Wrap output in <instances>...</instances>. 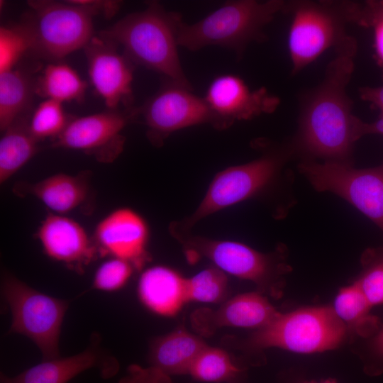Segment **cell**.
Wrapping results in <instances>:
<instances>
[{"label":"cell","mask_w":383,"mask_h":383,"mask_svg":"<svg viewBox=\"0 0 383 383\" xmlns=\"http://www.w3.org/2000/svg\"><path fill=\"white\" fill-rule=\"evenodd\" d=\"M356 52V40L349 36L336 48L322 82L303 100L292 149L306 160L350 163L354 143L363 136L365 122L353 114L347 93Z\"/></svg>","instance_id":"6da1fadb"},{"label":"cell","mask_w":383,"mask_h":383,"mask_svg":"<svg viewBox=\"0 0 383 383\" xmlns=\"http://www.w3.org/2000/svg\"><path fill=\"white\" fill-rule=\"evenodd\" d=\"M182 21L179 13L151 1L146 9L126 16L99 36L123 48L133 62L157 72L163 79L192 89L177 52V33Z\"/></svg>","instance_id":"7a4b0ae2"},{"label":"cell","mask_w":383,"mask_h":383,"mask_svg":"<svg viewBox=\"0 0 383 383\" xmlns=\"http://www.w3.org/2000/svg\"><path fill=\"white\" fill-rule=\"evenodd\" d=\"M282 0L228 1L193 24L181 22L179 46L196 51L208 45L233 50L240 58L248 45L265 40L264 28L276 14L285 9Z\"/></svg>","instance_id":"3957f363"},{"label":"cell","mask_w":383,"mask_h":383,"mask_svg":"<svg viewBox=\"0 0 383 383\" xmlns=\"http://www.w3.org/2000/svg\"><path fill=\"white\" fill-rule=\"evenodd\" d=\"M347 328L328 306L302 308L281 313L248 338L226 342L245 350L278 348L298 353H313L335 348L345 339Z\"/></svg>","instance_id":"277c9868"},{"label":"cell","mask_w":383,"mask_h":383,"mask_svg":"<svg viewBox=\"0 0 383 383\" xmlns=\"http://www.w3.org/2000/svg\"><path fill=\"white\" fill-rule=\"evenodd\" d=\"M360 5L352 2L295 1L287 2L292 14L287 45L292 73L301 71L328 49L349 37L348 23L357 22Z\"/></svg>","instance_id":"5b68a950"},{"label":"cell","mask_w":383,"mask_h":383,"mask_svg":"<svg viewBox=\"0 0 383 383\" xmlns=\"http://www.w3.org/2000/svg\"><path fill=\"white\" fill-rule=\"evenodd\" d=\"M1 292L11 313L9 333L31 340L42 360L60 357L62 325L70 301L41 292L7 271L1 276Z\"/></svg>","instance_id":"8992f818"},{"label":"cell","mask_w":383,"mask_h":383,"mask_svg":"<svg viewBox=\"0 0 383 383\" xmlns=\"http://www.w3.org/2000/svg\"><path fill=\"white\" fill-rule=\"evenodd\" d=\"M292 152V149L272 152L218 172L193 214L170 225L172 235L174 237L184 235L204 218L261 192L276 179Z\"/></svg>","instance_id":"52a82bcc"},{"label":"cell","mask_w":383,"mask_h":383,"mask_svg":"<svg viewBox=\"0 0 383 383\" xmlns=\"http://www.w3.org/2000/svg\"><path fill=\"white\" fill-rule=\"evenodd\" d=\"M186 248L189 259L202 255L216 267L238 278L255 283L260 293L277 296L281 277L288 271L278 252L265 254L243 243L184 235L176 238Z\"/></svg>","instance_id":"ba28073f"},{"label":"cell","mask_w":383,"mask_h":383,"mask_svg":"<svg viewBox=\"0 0 383 383\" xmlns=\"http://www.w3.org/2000/svg\"><path fill=\"white\" fill-rule=\"evenodd\" d=\"M298 168L316 191L344 199L383 232V163L358 169L351 163L305 160Z\"/></svg>","instance_id":"9c48e42d"},{"label":"cell","mask_w":383,"mask_h":383,"mask_svg":"<svg viewBox=\"0 0 383 383\" xmlns=\"http://www.w3.org/2000/svg\"><path fill=\"white\" fill-rule=\"evenodd\" d=\"M33 17L28 22L33 36V50L43 57L60 59L84 48L94 37L93 13L65 1H28Z\"/></svg>","instance_id":"30bf717a"},{"label":"cell","mask_w":383,"mask_h":383,"mask_svg":"<svg viewBox=\"0 0 383 383\" xmlns=\"http://www.w3.org/2000/svg\"><path fill=\"white\" fill-rule=\"evenodd\" d=\"M192 89L163 79L162 87L145 104L137 108L147 126V137L155 146L162 145L173 132L192 126L210 123L213 117L204 98Z\"/></svg>","instance_id":"8fae6325"},{"label":"cell","mask_w":383,"mask_h":383,"mask_svg":"<svg viewBox=\"0 0 383 383\" xmlns=\"http://www.w3.org/2000/svg\"><path fill=\"white\" fill-rule=\"evenodd\" d=\"M136 116L137 108H133L70 118L50 147L80 150L100 162H111L123 149L126 139L121 131Z\"/></svg>","instance_id":"7c38bea8"},{"label":"cell","mask_w":383,"mask_h":383,"mask_svg":"<svg viewBox=\"0 0 383 383\" xmlns=\"http://www.w3.org/2000/svg\"><path fill=\"white\" fill-rule=\"evenodd\" d=\"M204 99L213 117V126L218 130L229 128L235 121L271 113L279 104V99L265 88L251 90L241 77L231 74L214 78Z\"/></svg>","instance_id":"4fadbf2b"},{"label":"cell","mask_w":383,"mask_h":383,"mask_svg":"<svg viewBox=\"0 0 383 383\" xmlns=\"http://www.w3.org/2000/svg\"><path fill=\"white\" fill-rule=\"evenodd\" d=\"M111 40L94 36L85 46L88 72L92 85L110 110L121 104L131 109L133 63L117 51Z\"/></svg>","instance_id":"5bb4252c"},{"label":"cell","mask_w":383,"mask_h":383,"mask_svg":"<svg viewBox=\"0 0 383 383\" xmlns=\"http://www.w3.org/2000/svg\"><path fill=\"white\" fill-rule=\"evenodd\" d=\"M92 238L100 257L122 259L138 271L151 260L147 250L148 224L131 209L119 208L107 214L96 225Z\"/></svg>","instance_id":"9a60e30c"},{"label":"cell","mask_w":383,"mask_h":383,"mask_svg":"<svg viewBox=\"0 0 383 383\" xmlns=\"http://www.w3.org/2000/svg\"><path fill=\"white\" fill-rule=\"evenodd\" d=\"M101 341L99 334L93 333L83 351L68 357L42 360L13 377L1 372L0 383H68L89 369H96L104 379L112 378L119 370V362L101 348Z\"/></svg>","instance_id":"2e32d148"},{"label":"cell","mask_w":383,"mask_h":383,"mask_svg":"<svg viewBox=\"0 0 383 383\" xmlns=\"http://www.w3.org/2000/svg\"><path fill=\"white\" fill-rule=\"evenodd\" d=\"M35 237L48 257L79 273H83L86 267L100 257L84 228L65 215L48 214Z\"/></svg>","instance_id":"e0dca14e"},{"label":"cell","mask_w":383,"mask_h":383,"mask_svg":"<svg viewBox=\"0 0 383 383\" xmlns=\"http://www.w3.org/2000/svg\"><path fill=\"white\" fill-rule=\"evenodd\" d=\"M279 312L262 293L240 294L225 301L218 309L199 308L191 315V325L200 335L209 336L223 327L262 328Z\"/></svg>","instance_id":"ac0fdd59"},{"label":"cell","mask_w":383,"mask_h":383,"mask_svg":"<svg viewBox=\"0 0 383 383\" xmlns=\"http://www.w3.org/2000/svg\"><path fill=\"white\" fill-rule=\"evenodd\" d=\"M89 182L88 172L77 175L57 173L35 183L19 182L13 191L18 196H35L55 213L64 215L87 200Z\"/></svg>","instance_id":"d6986e66"},{"label":"cell","mask_w":383,"mask_h":383,"mask_svg":"<svg viewBox=\"0 0 383 383\" xmlns=\"http://www.w3.org/2000/svg\"><path fill=\"white\" fill-rule=\"evenodd\" d=\"M186 282L187 278L169 267L152 266L140 274L138 295L150 311L162 316H173L188 302Z\"/></svg>","instance_id":"ffe728a7"},{"label":"cell","mask_w":383,"mask_h":383,"mask_svg":"<svg viewBox=\"0 0 383 383\" xmlns=\"http://www.w3.org/2000/svg\"><path fill=\"white\" fill-rule=\"evenodd\" d=\"M206 345L199 336L184 328H178L152 340L149 362L150 366L170 376L188 374L192 364Z\"/></svg>","instance_id":"44dd1931"},{"label":"cell","mask_w":383,"mask_h":383,"mask_svg":"<svg viewBox=\"0 0 383 383\" xmlns=\"http://www.w3.org/2000/svg\"><path fill=\"white\" fill-rule=\"evenodd\" d=\"M38 140L29 129V121L18 118L4 131L0 140V182L4 183L38 152Z\"/></svg>","instance_id":"7402d4cb"},{"label":"cell","mask_w":383,"mask_h":383,"mask_svg":"<svg viewBox=\"0 0 383 383\" xmlns=\"http://www.w3.org/2000/svg\"><path fill=\"white\" fill-rule=\"evenodd\" d=\"M372 306L355 282L339 291L333 309L347 329L367 338L382 324L377 316L370 313Z\"/></svg>","instance_id":"603a6c76"},{"label":"cell","mask_w":383,"mask_h":383,"mask_svg":"<svg viewBox=\"0 0 383 383\" xmlns=\"http://www.w3.org/2000/svg\"><path fill=\"white\" fill-rule=\"evenodd\" d=\"M86 87V82L68 65L53 63L48 65L38 78L35 92L62 104L82 101Z\"/></svg>","instance_id":"cb8c5ba5"},{"label":"cell","mask_w":383,"mask_h":383,"mask_svg":"<svg viewBox=\"0 0 383 383\" xmlns=\"http://www.w3.org/2000/svg\"><path fill=\"white\" fill-rule=\"evenodd\" d=\"M35 84L24 72L14 68L0 72V129L4 131L20 118L28 106Z\"/></svg>","instance_id":"d4e9b609"},{"label":"cell","mask_w":383,"mask_h":383,"mask_svg":"<svg viewBox=\"0 0 383 383\" xmlns=\"http://www.w3.org/2000/svg\"><path fill=\"white\" fill-rule=\"evenodd\" d=\"M243 369L224 350L206 345L192 364L188 374L205 382L233 383Z\"/></svg>","instance_id":"484cf974"},{"label":"cell","mask_w":383,"mask_h":383,"mask_svg":"<svg viewBox=\"0 0 383 383\" xmlns=\"http://www.w3.org/2000/svg\"><path fill=\"white\" fill-rule=\"evenodd\" d=\"M187 301L221 303L226 301L228 292L226 274L218 267L201 270L187 279Z\"/></svg>","instance_id":"4316f807"},{"label":"cell","mask_w":383,"mask_h":383,"mask_svg":"<svg viewBox=\"0 0 383 383\" xmlns=\"http://www.w3.org/2000/svg\"><path fill=\"white\" fill-rule=\"evenodd\" d=\"M33 36L28 23L0 28V72L14 68L20 58L33 50Z\"/></svg>","instance_id":"83f0119b"},{"label":"cell","mask_w":383,"mask_h":383,"mask_svg":"<svg viewBox=\"0 0 383 383\" xmlns=\"http://www.w3.org/2000/svg\"><path fill=\"white\" fill-rule=\"evenodd\" d=\"M58 101L45 99L35 110L29 121V129L38 140L56 138L66 128L68 118Z\"/></svg>","instance_id":"f1b7e54d"},{"label":"cell","mask_w":383,"mask_h":383,"mask_svg":"<svg viewBox=\"0 0 383 383\" xmlns=\"http://www.w3.org/2000/svg\"><path fill=\"white\" fill-rule=\"evenodd\" d=\"M364 270L356 281L370 304H383V250L368 251L364 256Z\"/></svg>","instance_id":"f546056e"},{"label":"cell","mask_w":383,"mask_h":383,"mask_svg":"<svg viewBox=\"0 0 383 383\" xmlns=\"http://www.w3.org/2000/svg\"><path fill=\"white\" fill-rule=\"evenodd\" d=\"M134 267L122 259L111 257L96 270L91 289L112 292L122 289L131 278Z\"/></svg>","instance_id":"4dcf8cb0"},{"label":"cell","mask_w":383,"mask_h":383,"mask_svg":"<svg viewBox=\"0 0 383 383\" xmlns=\"http://www.w3.org/2000/svg\"><path fill=\"white\" fill-rule=\"evenodd\" d=\"M357 23L372 27L375 56L383 69V6L381 2H369L364 7L360 6Z\"/></svg>","instance_id":"1f68e13d"},{"label":"cell","mask_w":383,"mask_h":383,"mask_svg":"<svg viewBox=\"0 0 383 383\" xmlns=\"http://www.w3.org/2000/svg\"><path fill=\"white\" fill-rule=\"evenodd\" d=\"M118 383H172L170 376L161 370L150 366L131 365L126 374L120 379Z\"/></svg>","instance_id":"d6a6232c"},{"label":"cell","mask_w":383,"mask_h":383,"mask_svg":"<svg viewBox=\"0 0 383 383\" xmlns=\"http://www.w3.org/2000/svg\"><path fill=\"white\" fill-rule=\"evenodd\" d=\"M367 338L369 339L367 370L371 374H379L383 371V323Z\"/></svg>","instance_id":"836d02e7"},{"label":"cell","mask_w":383,"mask_h":383,"mask_svg":"<svg viewBox=\"0 0 383 383\" xmlns=\"http://www.w3.org/2000/svg\"><path fill=\"white\" fill-rule=\"evenodd\" d=\"M67 1L82 6L89 10L94 15L104 14L107 18H112L121 5V1H118L70 0Z\"/></svg>","instance_id":"e575fe53"},{"label":"cell","mask_w":383,"mask_h":383,"mask_svg":"<svg viewBox=\"0 0 383 383\" xmlns=\"http://www.w3.org/2000/svg\"><path fill=\"white\" fill-rule=\"evenodd\" d=\"M360 95L362 100L368 101L381 111L383 116V85L379 87H362L360 89Z\"/></svg>","instance_id":"d590c367"},{"label":"cell","mask_w":383,"mask_h":383,"mask_svg":"<svg viewBox=\"0 0 383 383\" xmlns=\"http://www.w3.org/2000/svg\"><path fill=\"white\" fill-rule=\"evenodd\" d=\"M367 134L383 135V116H380V117L374 122L370 123H364L363 135Z\"/></svg>","instance_id":"8d00e7d4"},{"label":"cell","mask_w":383,"mask_h":383,"mask_svg":"<svg viewBox=\"0 0 383 383\" xmlns=\"http://www.w3.org/2000/svg\"><path fill=\"white\" fill-rule=\"evenodd\" d=\"M304 383H335V382L333 381V380L327 379V380H325V381H323V382H304Z\"/></svg>","instance_id":"74e56055"},{"label":"cell","mask_w":383,"mask_h":383,"mask_svg":"<svg viewBox=\"0 0 383 383\" xmlns=\"http://www.w3.org/2000/svg\"><path fill=\"white\" fill-rule=\"evenodd\" d=\"M380 2H381V4H382V6H383V1H380Z\"/></svg>","instance_id":"f35d334b"}]
</instances>
